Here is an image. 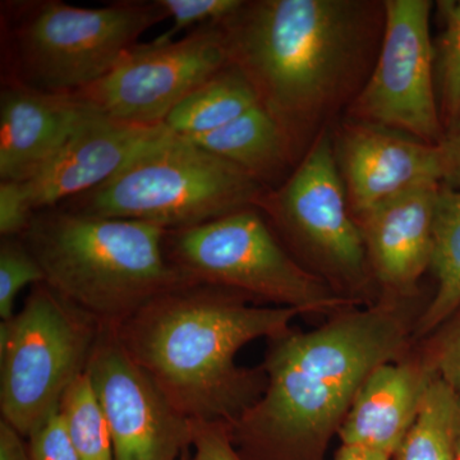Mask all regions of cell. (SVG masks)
Segmentation results:
<instances>
[{"mask_svg":"<svg viewBox=\"0 0 460 460\" xmlns=\"http://www.w3.org/2000/svg\"><path fill=\"white\" fill-rule=\"evenodd\" d=\"M257 105L255 90L229 63L181 100L166 118L165 126L175 135L198 137L222 128Z\"/></svg>","mask_w":460,"mask_h":460,"instance_id":"cell-19","label":"cell"},{"mask_svg":"<svg viewBox=\"0 0 460 460\" xmlns=\"http://www.w3.org/2000/svg\"><path fill=\"white\" fill-rule=\"evenodd\" d=\"M440 144L445 155L443 186L460 190V118L450 124Z\"/></svg>","mask_w":460,"mask_h":460,"instance_id":"cell-30","label":"cell"},{"mask_svg":"<svg viewBox=\"0 0 460 460\" xmlns=\"http://www.w3.org/2000/svg\"><path fill=\"white\" fill-rule=\"evenodd\" d=\"M0 460H32L25 436L3 419H0Z\"/></svg>","mask_w":460,"mask_h":460,"instance_id":"cell-31","label":"cell"},{"mask_svg":"<svg viewBox=\"0 0 460 460\" xmlns=\"http://www.w3.org/2000/svg\"><path fill=\"white\" fill-rule=\"evenodd\" d=\"M376 65L354 98L357 122L404 133L426 144L443 141L436 99L435 49L429 33L432 3L386 0Z\"/></svg>","mask_w":460,"mask_h":460,"instance_id":"cell-9","label":"cell"},{"mask_svg":"<svg viewBox=\"0 0 460 460\" xmlns=\"http://www.w3.org/2000/svg\"><path fill=\"white\" fill-rule=\"evenodd\" d=\"M45 283L40 263L21 237L2 238L0 242V319L14 316V302L27 286Z\"/></svg>","mask_w":460,"mask_h":460,"instance_id":"cell-24","label":"cell"},{"mask_svg":"<svg viewBox=\"0 0 460 460\" xmlns=\"http://www.w3.org/2000/svg\"><path fill=\"white\" fill-rule=\"evenodd\" d=\"M228 65L219 23H206L181 40L136 45L105 77L74 96L111 119L162 126L181 100Z\"/></svg>","mask_w":460,"mask_h":460,"instance_id":"cell-10","label":"cell"},{"mask_svg":"<svg viewBox=\"0 0 460 460\" xmlns=\"http://www.w3.org/2000/svg\"><path fill=\"white\" fill-rule=\"evenodd\" d=\"M59 411L80 460H115L107 417L87 371L66 389Z\"/></svg>","mask_w":460,"mask_h":460,"instance_id":"cell-22","label":"cell"},{"mask_svg":"<svg viewBox=\"0 0 460 460\" xmlns=\"http://www.w3.org/2000/svg\"><path fill=\"white\" fill-rule=\"evenodd\" d=\"M456 460H460V449H459L458 456H456Z\"/></svg>","mask_w":460,"mask_h":460,"instance_id":"cell-34","label":"cell"},{"mask_svg":"<svg viewBox=\"0 0 460 460\" xmlns=\"http://www.w3.org/2000/svg\"><path fill=\"white\" fill-rule=\"evenodd\" d=\"M429 268L438 289L417 323V335L429 334L460 307V190L441 186L438 192Z\"/></svg>","mask_w":460,"mask_h":460,"instance_id":"cell-20","label":"cell"},{"mask_svg":"<svg viewBox=\"0 0 460 460\" xmlns=\"http://www.w3.org/2000/svg\"><path fill=\"white\" fill-rule=\"evenodd\" d=\"M102 330L48 284L33 286L20 313L0 323L2 419L29 438L86 372Z\"/></svg>","mask_w":460,"mask_h":460,"instance_id":"cell-8","label":"cell"},{"mask_svg":"<svg viewBox=\"0 0 460 460\" xmlns=\"http://www.w3.org/2000/svg\"><path fill=\"white\" fill-rule=\"evenodd\" d=\"M164 250L169 262L192 283L226 288L301 314L349 305L347 298L290 257L257 208L166 230Z\"/></svg>","mask_w":460,"mask_h":460,"instance_id":"cell-7","label":"cell"},{"mask_svg":"<svg viewBox=\"0 0 460 460\" xmlns=\"http://www.w3.org/2000/svg\"><path fill=\"white\" fill-rule=\"evenodd\" d=\"M357 0H255L217 21L229 63L298 159L313 129L358 83L378 13Z\"/></svg>","mask_w":460,"mask_h":460,"instance_id":"cell-2","label":"cell"},{"mask_svg":"<svg viewBox=\"0 0 460 460\" xmlns=\"http://www.w3.org/2000/svg\"><path fill=\"white\" fill-rule=\"evenodd\" d=\"M192 450L190 460H244L224 422L192 420Z\"/></svg>","mask_w":460,"mask_h":460,"instance_id":"cell-27","label":"cell"},{"mask_svg":"<svg viewBox=\"0 0 460 460\" xmlns=\"http://www.w3.org/2000/svg\"><path fill=\"white\" fill-rule=\"evenodd\" d=\"M32 460H80L59 410L27 438Z\"/></svg>","mask_w":460,"mask_h":460,"instance_id":"cell-26","label":"cell"},{"mask_svg":"<svg viewBox=\"0 0 460 460\" xmlns=\"http://www.w3.org/2000/svg\"><path fill=\"white\" fill-rule=\"evenodd\" d=\"M190 140L237 165L269 190V184L279 180L288 166L296 163L283 129L261 105L222 128Z\"/></svg>","mask_w":460,"mask_h":460,"instance_id":"cell-18","label":"cell"},{"mask_svg":"<svg viewBox=\"0 0 460 460\" xmlns=\"http://www.w3.org/2000/svg\"><path fill=\"white\" fill-rule=\"evenodd\" d=\"M190 449L187 450V452L184 453L183 456H181V460H190Z\"/></svg>","mask_w":460,"mask_h":460,"instance_id":"cell-33","label":"cell"},{"mask_svg":"<svg viewBox=\"0 0 460 460\" xmlns=\"http://www.w3.org/2000/svg\"><path fill=\"white\" fill-rule=\"evenodd\" d=\"M404 314L381 305L343 314L308 332L270 339L266 387L229 423L244 460H323L366 378L407 341Z\"/></svg>","mask_w":460,"mask_h":460,"instance_id":"cell-1","label":"cell"},{"mask_svg":"<svg viewBox=\"0 0 460 460\" xmlns=\"http://www.w3.org/2000/svg\"><path fill=\"white\" fill-rule=\"evenodd\" d=\"M257 208L332 274L352 283L365 277L367 252L326 129L317 133L292 174L269 190Z\"/></svg>","mask_w":460,"mask_h":460,"instance_id":"cell-11","label":"cell"},{"mask_svg":"<svg viewBox=\"0 0 460 460\" xmlns=\"http://www.w3.org/2000/svg\"><path fill=\"white\" fill-rule=\"evenodd\" d=\"M86 371L107 417L115 460H181L192 449V420L133 361L114 330L102 328Z\"/></svg>","mask_w":460,"mask_h":460,"instance_id":"cell-12","label":"cell"},{"mask_svg":"<svg viewBox=\"0 0 460 460\" xmlns=\"http://www.w3.org/2000/svg\"><path fill=\"white\" fill-rule=\"evenodd\" d=\"M443 184L423 181L354 217L372 270L383 286L407 295L431 266L435 208Z\"/></svg>","mask_w":460,"mask_h":460,"instance_id":"cell-15","label":"cell"},{"mask_svg":"<svg viewBox=\"0 0 460 460\" xmlns=\"http://www.w3.org/2000/svg\"><path fill=\"white\" fill-rule=\"evenodd\" d=\"M334 460H393V458L386 454L375 452L367 447L341 444Z\"/></svg>","mask_w":460,"mask_h":460,"instance_id":"cell-32","label":"cell"},{"mask_svg":"<svg viewBox=\"0 0 460 460\" xmlns=\"http://www.w3.org/2000/svg\"><path fill=\"white\" fill-rule=\"evenodd\" d=\"M87 113L74 93L3 84L0 181H31L62 150Z\"/></svg>","mask_w":460,"mask_h":460,"instance_id":"cell-16","label":"cell"},{"mask_svg":"<svg viewBox=\"0 0 460 460\" xmlns=\"http://www.w3.org/2000/svg\"><path fill=\"white\" fill-rule=\"evenodd\" d=\"M436 367L386 362L368 375L339 429L341 444L394 458L416 420Z\"/></svg>","mask_w":460,"mask_h":460,"instance_id":"cell-17","label":"cell"},{"mask_svg":"<svg viewBox=\"0 0 460 460\" xmlns=\"http://www.w3.org/2000/svg\"><path fill=\"white\" fill-rule=\"evenodd\" d=\"M32 208L27 202L23 184L0 181V234L2 238L21 237L30 226Z\"/></svg>","mask_w":460,"mask_h":460,"instance_id":"cell-28","label":"cell"},{"mask_svg":"<svg viewBox=\"0 0 460 460\" xmlns=\"http://www.w3.org/2000/svg\"><path fill=\"white\" fill-rule=\"evenodd\" d=\"M332 142L354 217L423 181L443 184L441 144H426L404 133L357 120L344 124Z\"/></svg>","mask_w":460,"mask_h":460,"instance_id":"cell-13","label":"cell"},{"mask_svg":"<svg viewBox=\"0 0 460 460\" xmlns=\"http://www.w3.org/2000/svg\"><path fill=\"white\" fill-rule=\"evenodd\" d=\"M460 449V395L436 374L393 460H456Z\"/></svg>","mask_w":460,"mask_h":460,"instance_id":"cell-21","label":"cell"},{"mask_svg":"<svg viewBox=\"0 0 460 460\" xmlns=\"http://www.w3.org/2000/svg\"><path fill=\"white\" fill-rule=\"evenodd\" d=\"M165 234L153 224L51 208L36 211L21 238L45 284L117 330L156 296L192 283L169 262Z\"/></svg>","mask_w":460,"mask_h":460,"instance_id":"cell-4","label":"cell"},{"mask_svg":"<svg viewBox=\"0 0 460 460\" xmlns=\"http://www.w3.org/2000/svg\"><path fill=\"white\" fill-rule=\"evenodd\" d=\"M248 301L226 288L187 283L156 296L114 332L186 419L229 425L266 387L262 368L239 367L235 356L250 341L286 334L301 314Z\"/></svg>","mask_w":460,"mask_h":460,"instance_id":"cell-3","label":"cell"},{"mask_svg":"<svg viewBox=\"0 0 460 460\" xmlns=\"http://www.w3.org/2000/svg\"><path fill=\"white\" fill-rule=\"evenodd\" d=\"M268 190L237 165L171 131L111 180L57 208L172 230L257 208Z\"/></svg>","mask_w":460,"mask_h":460,"instance_id":"cell-6","label":"cell"},{"mask_svg":"<svg viewBox=\"0 0 460 460\" xmlns=\"http://www.w3.org/2000/svg\"><path fill=\"white\" fill-rule=\"evenodd\" d=\"M444 30L438 45L441 111L453 124L460 118V0L438 3Z\"/></svg>","mask_w":460,"mask_h":460,"instance_id":"cell-23","label":"cell"},{"mask_svg":"<svg viewBox=\"0 0 460 460\" xmlns=\"http://www.w3.org/2000/svg\"></svg>","mask_w":460,"mask_h":460,"instance_id":"cell-35","label":"cell"},{"mask_svg":"<svg viewBox=\"0 0 460 460\" xmlns=\"http://www.w3.org/2000/svg\"><path fill=\"white\" fill-rule=\"evenodd\" d=\"M169 132L165 124L140 126L89 111L49 164L22 183L30 208H57L95 189Z\"/></svg>","mask_w":460,"mask_h":460,"instance_id":"cell-14","label":"cell"},{"mask_svg":"<svg viewBox=\"0 0 460 460\" xmlns=\"http://www.w3.org/2000/svg\"><path fill=\"white\" fill-rule=\"evenodd\" d=\"M435 367L438 376L460 395V323L441 345Z\"/></svg>","mask_w":460,"mask_h":460,"instance_id":"cell-29","label":"cell"},{"mask_svg":"<svg viewBox=\"0 0 460 460\" xmlns=\"http://www.w3.org/2000/svg\"><path fill=\"white\" fill-rule=\"evenodd\" d=\"M168 17L172 18L171 30L155 39L156 42L174 41L175 35L199 23L217 22L241 7L243 0H159Z\"/></svg>","mask_w":460,"mask_h":460,"instance_id":"cell-25","label":"cell"},{"mask_svg":"<svg viewBox=\"0 0 460 460\" xmlns=\"http://www.w3.org/2000/svg\"><path fill=\"white\" fill-rule=\"evenodd\" d=\"M168 18L159 0L80 8L59 0L2 5V86L75 93L98 83L142 33Z\"/></svg>","mask_w":460,"mask_h":460,"instance_id":"cell-5","label":"cell"}]
</instances>
